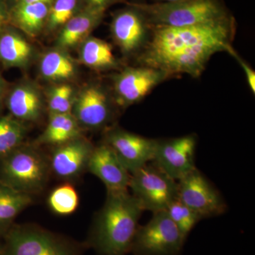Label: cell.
<instances>
[{"instance_id": "21", "label": "cell", "mask_w": 255, "mask_h": 255, "mask_svg": "<svg viewBox=\"0 0 255 255\" xmlns=\"http://www.w3.org/2000/svg\"><path fill=\"white\" fill-rule=\"evenodd\" d=\"M80 58L88 68L100 71L115 70L120 65L110 43L93 36L82 42Z\"/></svg>"}, {"instance_id": "13", "label": "cell", "mask_w": 255, "mask_h": 255, "mask_svg": "<svg viewBox=\"0 0 255 255\" xmlns=\"http://www.w3.org/2000/svg\"><path fill=\"white\" fill-rule=\"evenodd\" d=\"M104 142L114 150L124 167L132 174L152 162L157 139L148 138L114 127L106 132Z\"/></svg>"}, {"instance_id": "24", "label": "cell", "mask_w": 255, "mask_h": 255, "mask_svg": "<svg viewBox=\"0 0 255 255\" xmlns=\"http://www.w3.org/2000/svg\"><path fill=\"white\" fill-rule=\"evenodd\" d=\"M26 129L12 116L0 117V159L22 145Z\"/></svg>"}, {"instance_id": "15", "label": "cell", "mask_w": 255, "mask_h": 255, "mask_svg": "<svg viewBox=\"0 0 255 255\" xmlns=\"http://www.w3.org/2000/svg\"><path fill=\"white\" fill-rule=\"evenodd\" d=\"M94 147L91 142L81 137L58 145L50 159L52 169L63 179L78 177L87 168Z\"/></svg>"}, {"instance_id": "10", "label": "cell", "mask_w": 255, "mask_h": 255, "mask_svg": "<svg viewBox=\"0 0 255 255\" xmlns=\"http://www.w3.org/2000/svg\"><path fill=\"white\" fill-rule=\"evenodd\" d=\"M178 199L202 219L220 216L227 208L219 191L197 168L178 181Z\"/></svg>"}, {"instance_id": "31", "label": "cell", "mask_w": 255, "mask_h": 255, "mask_svg": "<svg viewBox=\"0 0 255 255\" xmlns=\"http://www.w3.org/2000/svg\"><path fill=\"white\" fill-rule=\"evenodd\" d=\"M9 23V9L6 0H0V33Z\"/></svg>"}, {"instance_id": "12", "label": "cell", "mask_w": 255, "mask_h": 255, "mask_svg": "<svg viewBox=\"0 0 255 255\" xmlns=\"http://www.w3.org/2000/svg\"><path fill=\"white\" fill-rule=\"evenodd\" d=\"M195 135L157 139L152 163L174 180L179 181L196 169Z\"/></svg>"}, {"instance_id": "1", "label": "cell", "mask_w": 255, "mask_h": 255, "mask_svg": "<svg viewBox=\"0 0 255 255\" xmlns=\"http://www.w3.org/2000/svg\"><path fill=\"white\" fill-rule=\"evenodd\" d=\"M236 31L233 16L184 27L152 26L148 43L135 61L162 70L169 78L179 75L198 78L213 55L232 46Z\"/></svg>"}, {"instance_id": "4", "label": "cell", "mask_w": 255, "mask_h": 255, "mask_svg": "<svg viewBox=\"0 0 255 255\" xmlns=\"http://www.w3.org/2000/svg\"><path fill=\"white\" fill-rule=\"evenodd\" d=\"M1 160L0 182L28 194L41 190L44 186L48 164L33 147L21 145Z\"/></svg>"}, {"instance_id": "29", "label": "cell", "mask_w": 255, "mask_h": 255, "mask_svg": "<svg viewBox=\"0 0 255 255\" xmlns=\"http://www.w3.org/2000/svg\"><path fill=\"white\" fill-rule=\"evenodd\" d=\"M227 53H229L233 58L237 60L239 65H241L244 71L245 75H246L247 82H248V86L253 95H255V70L252 68L251 65H249L246 60L243 59V58L238 54V52L234 49L233 46L230 47L227 50Z\"/></svg>"}, {"instance_id": "6", "label": "cell", "mask_w": 255, "mask_h": 255, "mask_svg": "<svg viewBox=\"0 0 255 255\" xmlns=\"http://www.w3.org/2000/svg\"><path fill=\"white\" fill-rule=\"evenodd\" d=\"M185 241L167 212L159 211L137 228L130 252L134 255H179Z\"/></svg>"}, {"instance_id": "8", "label": "cell", "mask_w": 255, "mask_h": 255, "mask_svg": "<svg viewBox=\"0 0 255 255\" xmlns=\"http://www.w3.org/2000/svg\"><path fill=\"white\" fill-rule=\"evenodd\" d=\"M152 26L133 3L114 13L110 24L114 43L127 58H136L148 43Z\"/></svg>"}, {"instance_id": "19", "label": "cell", "mask_w": 255, "mask_h": 255, "mask_svg": "<svg viewBox=\"0 0 255 255\" xmlns=\"http://www.w3.org/2000/svg\"><path fill=\"white\" fill-rule=\"evenodd\" d=\"M50 4L38 2L10 7L9 23L28 36H36L43 28H46Z\"/></svg>"}, {"instance_id": "16", "label": "cell", "mask_w": 255, "mask_h": 255, "mask_svg": "<svg viewBox=\"0 0 255 255\" xmlns=\"http://www.w3.org/2000/svg\"><path fill=\"white\" fill-rule=\"evenodd\" d=\"M105 11L83 8L59 29L56 45L59 49L74 48L90 36V33L102 23Z\"/></svg>"}, {"instance_id": "26", "label": "cell", "mask_w": 255, "mask_h": 255, "mask_svg": "<svg viewBox=\"0 0 255 255\" xmlns=\"http://www.w3.org/2000/svg\"><path fill=\"white\" fill-rule=\"evenodd\" d=\"M165 211L186 239L193 228L202 220L199 215L178 199L174 201Z\"/></svg>"}, {"instance_id": "27", "label": "cell", "mask_w": 255, "mask_h": 255, "mask_svg": "<svg viewBox=\"0 0 255 255\" xmlns=\"http://www.w3.org/2000/svg\"><path fill=\"white\" fill-rule=\"evenodd\" d=\"M79 198L75 188L70 184H64L52 191L48 204L55 213L69 215L78 208Z\"/></svg>"}, {"instance_id": "18", "label": "cell", "mask_w": 255, "mask_h": 255, "mask_svg": "<svg viewBox=\"0 0 255 255\" xmlns=\"http://www.w3.org/2000/svg\"><path fill=\"white\" fill-rule=\"evenodd\" d=\"M34 56V49L16 30L4 28L0 33V62L9 68H24Z\"/></svg>"}, {"instance_id": "28", "label": "cell", "mask_w": 255, "mask_h": 255, "mask_svg": "<svg viewBox=\"0 0 255 255\" xmlns=\"http://www.w3.org/2000/svg\"><path fill=\"white\" fill-rule=\"evenodd\" d=\"M75 97V90L69 84L62 83L53 87L48 97L50 115L71 114Z\"/></svg>"}, {"instance_id": "35", "label": "cell", "mask_w": 255, "mask_h": 255, "mask_svg": "<svg viewBox=\"0 0 255 255\" xmlns=\"http://www.w3.org/2000/svg\"><path fill=\"white\" fill-rule=\"evenodd\" d=\"M1 246H2V243H1V242H0V253H1Z\"/></svg>"}, {"instance_id": "22", "label": "cell", "mask_w": 255, "mask_h": 255, "mask_svg": "<svg viewBox=\"0 0 255 255\" xmlns=\"http://www.w3.org/2000/svg\"><path fill=\"white\" fill-rule=\"evenodd\" d=\"M31 203L30 194L15 190L0 182V237H4L15 218Z\"/></svg>"}, {"instance_id": "9", "label": "cell", "mask_w": 255, "mask_h": 255, "mask_svg": "<svg viewBox=\"0 0 255 255\" xmlns=\"http://www.w3.org/2000/svg\"><path fill=\"white\" fill-rule=\"evenodd\" d=\"M169 79L162 70L142 65L126 67L113 78V97L127 108L141 102L159 84Z\"/></svg>"}, {"instance_id": "17", "label": "cell", "mask_w": 255, "mask_h": 255, "mask_svg": "<svg viewBox=\"0 0 255 255\" xmlns=\"http://www.w3.org/2000/svg\"><path fill=\"white\" fill-rule=\"evenodd\" d=\"M6 106L11 116L20 122H36L43 111V97L34 85L20 84L10 92Z\"/></svg>"}, {"instance_id": "11", "label": "cell", "mask_w": 255, "mask_h": 255, "mask_svg": "<svg viewBox=\"0 0 255 255\" xmlns=\"http://www.w3.org/2000/svg\"><path fill=\"white\" fill-rule=\"evenodd\" d=\"M114 102V97L102 83L92 82L76 95L72 114L80 126L100 130L112 122Z\"/></svg>"}, {"instance_id": "2", "label": "cell", "mask_w": 255, "mask_h": 255, "mask_svg": "<svg viewBox=\"0 0 255 255\" xmlns=\"http://www.w3.org/2000/svg\"><path fill=\"white\" fill-rule=\"evenodd\" d=\"M141 204L127 191L108 192L96 218L89 244L99 255H127L138 228Z\"/></svg>"}, {"instance_id": "23", "label": "cell", "mask_w": 255, "mask_h": 255, "mask_svg": "<svg viewBox=\"0 0 255 255\" xmlns=\"http://www.w3.org/2000/svg\"><path fill=\"white\" fill-rule=\"evenodd\" d=\"M39 68L43 78L53 82L66 81L77 73L74 60L59 48L47 52L40 62Z\"/></svg>"}, {"instance_id": "7", "label": "cell", "mask_w": 255, "mask_h": 255, "mask_svg": "<svg viewBox=\"0 0 255 255\" xmlns=\"http://www.w3.org/2000/svg\"><path fill=\"white\" fill-rule=\"evenodd\" d=\"M144 211H165L178 199V182L150 162L130 176L129 187Z\"/></svg>"}, {"instance_id": "30", "label": "cell", "mask_w": 255, "mask_h": 255, "mask_svg": "<svg viewBox=\"0 0 255 255\" xmlns=\"http://www.w3.org/2000/svg\"><path fill=\"white\" fill-rule=\"evenodd\" d=\"M125 1L126 0H83L84 4L86 7L104 11H106V10L112 5Z\"/></svg>"}, {"instance_id": "5", "label": "cell", "mask_w": 255, "mask_h": 255, "mask_svg": "<svg viewBox=\"0 0 255 255\" xmlns=\"http://www.w3.org/2000/svg\"><path fill=\"white\" fill-rule=\"evenodd\" d=\"M3 238L0 255H80L73 243L40 228L16 226Z\"/></svg>"}, {"instance_id": "32", "label": "cell", "mask_w": 255, "mask_h": 255, "mask_svg": "<svg viewBox=\"0 0 255 255\" xmlns=\"http://www.w3.org/2000/svg\"><path fill=\"white\" fill-rule=\"evenodd\" d=\"M53 0H6V4H7L8 9L16 5L33 4V3L38 2H53Z\"/></svg>"}, {"instance_id": "20", "label": "cell", "mask_w": 255, "mask_h": 255, "mask_svg": "<svg viewBox=\"0 0 255 255\" xmlns=\"http://www.w3.org/2000/svg\"><path fill=\"white\" fill-rule=\"evenodd\" d=\"M81 137V128L73 114H51L49 122L37 142L60 145Z\"/></svg>"}, {"instance_id": "14", "label": "cell", "mask_w": 255, "mask_h": 255, "mask_svg": "<svg viewBox=\"0 0 255 255\" xmlns=\"http://www.w3.org/2000/svg\"><path fill=\"white\" fill-rule=\"evenodd\" d=\"M87 169L105 184L108 192L128 190L131 174L105 142L94 147Z\"/></svg>"}, {"instance_id": "34", "label": "cell", "mask_w": 255, "mask_h": 255, "mask_svg": "<svg viewBox=\"0 0 255 255\" xmlns=\"http://www.w3.org/2000/svg\"><path fill=\"white\" fill-rule=\"evenodd\" d=\"M159 2H175V1H183V0H157Z\"/></svg>"}, {"instance_id": "33", "label": "cell", "mask_w": 255, "mask_h": 255, "mask_svg": "<svg viewBox=\"0 0 255 255\" xmlns=\"http://www.w3.org/2000/svg\"><path fill=\"white\" fill-rule=\"evenodd\" d=\"M5 91H6V82L0 74V106H1V102H2L3 99H4Z\"/></svg>"}, {"instance_id": "3", "label": "cell", "mask_w": 255, "mask_h": 255, "mask_svg": "<svg viewBox=\"0 0 255 255\" xmlns=\"http://www.w3.org/2000/svg\"><path fill=\"white\" fill-rule=\"evenodd\" d=\"M151 26L184 27L232 16L221 0H183L175 2L133 3Z\"/></svg>"}, {"instance_id": "25", "label": "cell", "mask_w": 255, "mask_h": 255, "mask_svg": "<svg viewBox=\"0 0 255 255\" xmlns=\"http://www.w3.org/2000/svg\"><path fill=\"white\" fill-rule=\"evenodd\" d=\"M85 7L83 0H53L50 4L46 29L50 31L60 29Z\"/></svg>"}]
</instances>
